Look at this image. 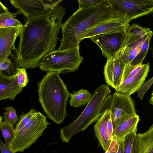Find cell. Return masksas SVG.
<instances>
[{"instance_id": "obj_1", "label": "cell", "mask_w": 153, "mask_h": 153, "mask_svg": "<svg viewBox=\"0 0 153 153\" xmlns=\"http://www.w3.org/2000/svg\"><path fill=\"white\" fill-rule=\"evenodd\" d=\"M66 13L58 5L44 14L26 19L16 51L22 68L33 69L47 53L56 50L62 20Z\"/></svg>"}, {"instance_id": "obj_2", "label": "cell", "mask_w": 153, "mask_h": 153, "mask_svg": "<svg viewBox=\"0 0 153 153\" xmlns=\"http://www.w3.org/2000/svg\"><path fill=\"white\" fill-rule=\"evenodd\" d=\"M111 18L107 0H102L93 7L78 9L62 24V38L58 50H65L79 45L89 30Z\"/></svg>"}, {"instance_id": "obj_3", "label": "cell", "mask_w": 153, "mask_h": 153, "mask_svg": "<svg viewBox=\"0 0 153 153\" xmlns=\"http://www.w3.org/2000/svg\"><path fill=\"white\" fill-rule=\"evenodd\" d=\"M55 71L47 72L38 83V100L47 117L60 125L67 116L66 105L71 93Z\"/></svg>"}, {"instance_id": "obj_4", "label": "cell", "mask_w": 153, "mask_h": 153, "mask_svg": "<svg viewBox=\"0 0 153 153\" xmlns=\"http://www.w3.org/2000/svg\"><path fill=\"white\" fill-rule=\"evenodd\" d=\"M108 85L102 84L94 91L90 101L78 117L60 130L61 140L68 143L77 134L86 130L109 109L112 95Z\"/></svg>"}, {"instance_id": "obj_5", "label": "cell", "mask_w": 153, "mask_h": 153, "mask_svg": "<svg viewBox=\"0 0 153 153\" xmlns=\"http://www.w3.org/2000/svg\"><path fill=\"white\" fill-rule=\"evenodd\" d=\"M79 45L63 50L58 49L44 56L39 67L47 72L55 71L61 74L73 72L77 70L82 62L83 58L79 51Z\"/></svg>"}, {"instance_id": "obj_6", "label": "cell", "mask_w": 153, "mask_h": 153, "mask_svg": "<svg viewBox=\"0 0 153 153\" xmlns=\"http://www.w3.org/2000/svg\"><path fill=\"white\" fill-rule=\"evenodd\" d=\"M50 123L47 117L37 111L30 121L16 133L13 146L14 152H23L28 149L42 136Z\"/></svg>"}, {"instance_id": "obj_7", "label": "cell", "mask_w": 153, "mask_h": 153, "mask_svg": "<svg viewBox=\"0 0 153 153\" xmlns=\"http://www.w3.org/2000/svg\"><path fill=\"white\" fill-rule=\"evenodd\" d=\"M111 18H126L129 22L153 13V0H107Z\"/></svg>"}, {"instance_id": "obj_8", "label": "cell", "mask_w": 153, "mask_h": 153, "mask_svg": "<svg viewBox=\"0 0 153 153\" xmlns=\"http://www.w3.org/2000/svg\"><path fill=\"white\" fill-rule=\"evenodd\" d=\"M127 30H118L93 36L89 39L99 46L104 57L110 59L118 54L124 47Z\"/></svg>"}, {"instance_id": "obj_9", "label": "cell", "mask_w": 153, "mask_h": 153, "mask_svg": "<svg viewBox=\"0 0 153 153\" xmlns=\"http://www.w3.org/2000/svg\"><path fill=\"white\" fill-rule=\"evenodd\" d=\"M20 14L27 18L44 14L53 9L63 1L60 0H9Z\"/></svg>"}, {"instance_id": "obj_10", "label": "cell", "mask_w": 153, "mask_h": 153, "mask_svg": "<svg viewBox=\"0 0 153 153\" xmlns=\"http://www.w3.org/2000/svg\"><path fill=\"white\" fill-rule=\"evenodd\" d=\"M109 109L114 131L123 117L127 114H136L134 102L130 96L116 91L112 95Z\"/></svg>"}, {"instance_id": "obj_11", "label": "cell", "mask_w": 153, "mask_h": 153, "mask_svg": "<svg viewBox=\"0 0 153 153\" xmlns=\"http://www.w3.org/2000/svg\"><path fill=\"white\" fill-rule=\"evenodd\" d=\"M125 65L120 52L115 57L107 59L104 66L103 74L105 82L115 90L122 82Z\"/></svg>"}, {"instance_id": "obj_12", "label": "cell", "mask_w": 153, "mask_h": 153, "mask_svg": "<svg viewBox=\"0 0 153 153\" xmlns=\"http://www.w3.org/2000/svg\"><path fill=\"white\" fill-rule=\"evenodd\" d=\"M23 26L0 28V60L11 55L12 51H16L15 41Z\"/></svg>"}, {"instance_id": "obj_13", "label": "cell", "mask_w": 153, "mask_h": 153, "mask_svg": "<svg viewBox=\"0 0 153 153\" xmlns=\"http://www.w3.org/2000/svg\"><path fill=\"white\" fill-rule=\"evenodd\" d=\"M129 22L124 17L111 18L89 30L83 37L82 40L99 34L127 30L129 26Z\"/></svg>"}, {"instance_id": "obj_14", "label": "cell", "mask_w": 153, "mask_h": 153, "mask_svg": "<svg viewBox=\"0 0 153 153\" xmlns=\"http://www.w3.org/2000/svg\"><path fill=\"white\" fill-rule=\"evenodd\" d=\"M149 68V63L145 64L144 68L138 74L126 78L116 91L129 96L138 91L144 84Z\"/></svg>"}, {"instance_id": "obj_15", "label": "cell", "mask_w": 153, "mask_h": 153, "mask_svg": "<svg viewBox=\"0 0 153 153\" xmlns=\"http://www.w3.org/2000/svg\"><path fill=\"white\" fill-rule=\"evenodd\" d=\"M140 120L137 114L124 116L120 119L114 131L112 139L119 141L129 133L137 131V125Z\"/></svg>"}, {"instance_id": "obj_16", "label": "cell", "mask_w": 153, "mask_h": 153, "mask_svg": "<svg viewBox=\"0 0 153 153\" xmlns=\"http://www.w3.org/2000/svg\"><path fill=\"white\" fill-rule=\"evenodd\" d=\"M23 88L18 83L17 75L6 77L0 75V100H14Z\"/></svg>"}, {"instance_id": "obj_17", "label": "cell", "mask_w": 153, "mask_h": 153, "mask_svg": "<svg viewBox=\"0 0 153 153\" xmlns=\"http://www.w3.org/2000/svg\"><path fill=\"white\" fill-rule=\"evenodd\" d=\"M111 117V112L108 109L99 118L94 126L99 144L105 152L108 149L111 143L108 138L107 127L108 122Z\"/></svg>"}, {"instance_id": "obj_18", "label": "cell", "mask_w": 153, "mask_h": 153, "mask_svg": "<svg viewBox=\"0 0 153 153\" xmlns=\"http://www.w3.org/2000/svg\"><path fill=\"white\" fill-rule=\"evenodd\" d=\"M20 67L17 57L12 54L0 60V75L6 77L16 75Z\"/></svg>"}, {"instance_id": "obj_19", "label": "cell", "mask_w": 153, "mask_h": 153, "mask_svg": "<svg viewBox=\"0 0 153 153\" xmlns=\"http://www.w3.org/2000/svg\"><path fill=\"white\" fill-rule=\"evenodd\" d=\"M149 33L140 39L125 45L120 51V53L126 65L130 64L138 54L141 50L143 42Z\"/></svg>"}, {"instance_id": "obj_20", "label": "cell", "mask_w": 153, "mask_h": 153, "mask_svg": "<svg viewBox=\"0 0 153 153\" xmlns=\"http://www.w3.org/2000/svg\"><path fill=\"white\" fill-rule=\"evenodd\" d=\"M139 153H153V124L145 132L137 134Z\"/></svg>"}, {"instance_id": "obj_21", "label": "cell", "mask_w": 153, "mask_h": 153, "mask_svg": "<svg viewBox=\"0 0 153 153\" xmlns=\"http://www.w3.org/2000/svg\"><path fill=\"white\" fill-rule=\"evenodd\" d=\"M92 96L88 91L82 89L77 91H73L71 94L69 101L71 107H79L88 104Z\"/></svg>"}, {"instance_id": "obj_22", "label": "cell", "mask_w": 153, "mask_h": 153, "mask_svg": "<svg viewBox=\"0 0 153 153\" xmlns=\"http://www.w3.org/2000/svg\"><path fill=\"white\" fill-rule=\"evenodd\" d=\"M3 117L0 118V129L5 143L11 149H13V141L16 132L14 125H11L4 122H2Z\"/></svg>"}, {"instance_id": "obj_23", "label": "cell", "mask_w": 153, "mask_h": 153, "mask_svg": "<svg viewBox=\"0 0 153 153\" xmlns=\"http://www.w3.org/2000/svg\"><path fill=\"white\" fill-rule=\"evenodd\" d=\"M20 14L19 11L15 13L8 10L0 13V28L23 26L22 24L16 18V15Z\"/></svg>"}, {"instance_id": "obj_24", "label": "cell", "mask_w": 153, "mask_h": 153, "mask_svg": "<svg viewBox=\"0 0 153 153\" xmlns=\"http://www.w3.org/2000/svg\"><path fill=\"white\" fill-rule=\"evenodd\" d=\"M137 131L126 135L123 139V153H139Z\"/></svg>"}, {"instance_id": "obj_25", "label": "cell", "mask_w": 153, "mask_h": 153, "mask_svg": "<svg viewBox=\"0 0 153 153\" xmlns=\"http://www.w3.org/2000/svg\"><path fill=\"white\" fill-rule=\"evenodd\" d=\"M153 35L152 31L147 35L143 42L140 51L130 64L137 65L142 64L148 51L151 39Z\"/></svg>"}, {"instance_id": "obj_26", "label": "cell", "mask_w": 153, "mask_h": 153, "mask_svg": "<svg viewBox=\"0 0 153 153\" xmlns=\"http://www.w3.org/2000/svg\"><path fill=\"white\" fill-rule=\"evenodd\" d=\"M145 65V64H143L137 65H133L131 64L126 65L124 71L122 82L127 78L134 76L138 74L144 68Z\"/></svg>"}, {"instance_id": "obj_27", "label": "cell", "mask_w": 153, "mask_h": 153, "mask_svg": "<svg viewBox=\"0 0 153 153\" xmlns=\"http://www.w3.org/2000/svg\"><path fill=\"white\" fill-rule=\"evenodd\" d=\"M36 112V109L32 108L29 112L25 114H23L20 115L15 128L16 132H17L22 128Z\"/></svg>"}, {"instance_id": "obj_28", "label": "cell", "mask_w": 153, "mask_h": 153, "mask_svg": "<svg viewBox=\"0 0 153 153\" xmlns=\"http://www.w3.org/2000/svg\"><path fill=\"white\" fill-rule=\"evenodd\" d=\"M6 112L4 113V122L14 125L19 120L16 110L12 106L4 107Z\"/></svg>"}, {"instance_id": "obj_29", "label": "cell", "mask_w": 153, "mask_h": 153, "mask_svg": "<svg viewBox=\"0 0 153 153\" xmlns=\"http://www.w3.org/2000/svg\"><path fill=\"white\" fill-rule=\"evenodd\" d=\"M26 69L19 68L17 74L18 83L20 86L23 88L25 87L28 82L29 80Z\"/></svg>"}, {"instance_id": "obj_30", "label": "cell", "mask_w": 153, "mask_h": 153, "mask_svg": "<svg viewBox=\"0 0 153 153\" xmlns=\"http://www.w3.org/2000/svg\"><path fill=\"white\" fill-rule=\"evenodd\" d=\"M102 0H78V9H86L94 7L99 4Z\"/></svg>"}, {"instance_id": "obj_31", "label": "cell", "mask_w": 153, "mask_h": 153, "mask_svg": "<svg viewBox=\"0 0 153 153\" xmlns=\"http://www.w3.org/2000/svg\"><path fill=\"white\" fill-rule=\"evenodd\" d=\"M119 141L112 139L108 149L104 153H117Z\"/></svg>"}, {"instance_id": "obj_32", "label": "cell", "mask_w": 153, "mask_h": 153, "mask_svg": "<svg viewBox=\"0 0 153 153\" xmlns=\"http://www.w3.org/2000/svg\"><path fill=\"white\" fill-rule=\"evenodd\" d=\"M0 149L1 153H16L13 149H11L7 144L0 139Z\"/></svg>"}, {"instance_id": "obj_33", "label": "cell", "mask_w": 153, "mask_h": 153, "mask_svg": "<svg viewBox=\"0 0 153 153\" xmlns=\"http://www.w3.org/2000/svg\"><path fill=\"white\" fill-rule=\"evenodd\" d=\"M107 127L108 138L111 141L113 137L114 129L111 117L108 121Z\"/></svg>"}, {"instance_id": "obj_34", "label": "cell", "mask_w": 153, "mask_h": 153, "mask_svg": "<svg viewBox=\"0 0 153 153\" xmlns=\"http://www.w3.org/2000/svg\"><path fill=\"white\" fill-rule=\"evenodd\" d=\"M123 139H122L119 142L118 149L117 153H123Z\"/></svg>"}, {"instance_id": "obj_35", "label": "cell", "mask_w": 153, "mask_h": 153, "mask_svg": "<svg viewBox=\"0 0 153 153\" xmlns=\"http://www.w3.org/2000/svg\"><path fill=\"white\" fill-rule=\"evenodd\" d=\"M149 102L153 105V91L152 94V97H150L149 101Z\"/></svg>"}, {"instance_id": "obj_36", "label": "cell", "mask_w": 153, "mask_h": 153, "mask_svg": "<svg viewBox=\"0 0 153 153\" xmlns=\"http://www.w3.org/2000/svg\"><path fill=\"white\" fill-rule=\"evenodd\" d=\"M152 58L153 59V48H152Z\"/></svg>"}, {"instance_id": "obj_37", "label": "cell", "mask_w": 153, "mask_h": 153, "mask_svg": "<svg viewBox=\"0 0 153 153\" xmlns=\"http://www.w3.org/2000/svg\"><path fill=\"white\" fill-rule=\"evenodd\" d=\"M152 17H153V15H152ZM152 33H153V31H152Z\"/></svg>"}]
</instances>
